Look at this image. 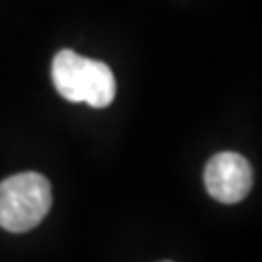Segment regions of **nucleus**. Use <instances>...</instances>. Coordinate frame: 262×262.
Instances as JSON below:
<instances>
[{"instance_id":"nucleus-3","label":"nucleus","mask_w":262,"mask_h":262,"mask_svg":"<svg viewBox=\"0 0 262 262\" xmlns=\"http://www.w3.org/2000/svg\"><path fill=\"white\" fill-rule=\"evenodd\" d=\"M203 182L212 199L221 203H238L249 194L253 186V170L249 162L238 153H216L206 164Z\"/></svg>"},{"instance_id":"nucleus-1","label":"nucleus","mask_w":262,"mask_h":262,"mask_svg":"<svg viewBox=\"0 0 262 262\" xmlns=\"http://www.w3.org/2000/svg\"><path fill=\"white\" fill-rule=\"evenodd\" d=\"M53 83L66 101L107 107L116 98V79L107 63L75 51H59L53 59Z\"/></svg>"},{"instance_id":"nucleus-2","label":"nucleus","mask_w":262,"mask_h":262,"mask_svg":"<svg viewBox=\"0 0 262 262\" xmlns=\"http://www.w3.org/2000/svg\"><path fill=\"white\" fill-rule=\"evenodd\" d=\"M53 203L51 182L39 173H18L0 182V227L22 234L37 227Z\"/></svg>"}]
</instances>
